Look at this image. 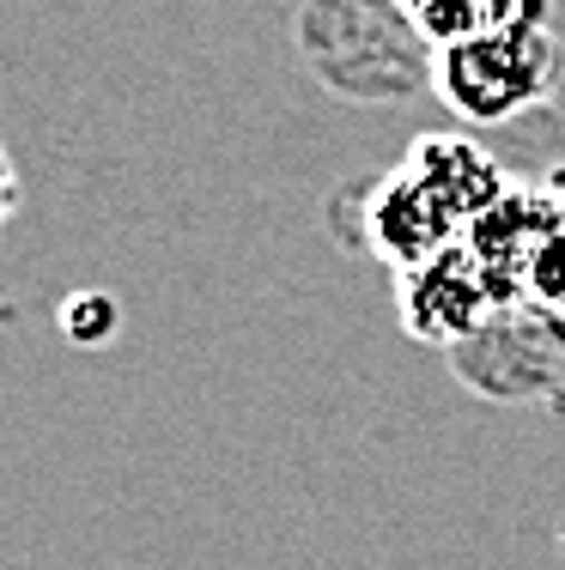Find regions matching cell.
<instances>
[{
	"mask_svg": "<svg viewBox=\"0 0 565 570\" xmlns=\"http://www.w3.org/2000/svg\"><path fill=\"white\" fill-rule=\"evenodd\" d=\"M401 165H408L444 200V207H450V219L462 225V230L510 195L505 170L493 165L487 146H475L468 134H420V140H413V153L401 158Z\"/></svg>",
	"mask_w": 565,
	"mask_h": 570,
	"instance_id": "5",
	"label": "cell"
},
{
	"mask_svg": "<svg viewBox=\"0 0 565 570\" xmlns=\"http://www.w3.org/2000/svg\"><path fill=\"white\" fill-rule=\"evenodd\" d=\"M547 7L554 0H487L493 24H547Z\"/></svg>",
	"mask_w": 565,
	"mask_h": 570,
	"instance_id": "7",
	"label": "cell"
},
{
	"mask_svg": "<svg viewBox=\"0 0 565 570\" xmlns=\"http://www.w3.org/2000/svg\"><path fill=\"white\" fill-rule=\"evenodd\" d=\"M396 7H401V19L413 24V37H420L432 56L468 43V37H480V31H493L487 0H396Z\"/></svg>",
	"mask_w": 565,
	"mask_h": 570,
	"instance_id": "6",
	"label": "cell"
},
{
	"mask_svg": "<svg viewBox=\"0 0 565 570\" xmlns=\"http://www.w3.org/2000/svg\"><path fill=\"white\" fill-rule=\"evenodd\" d=\"M396 304H401V328L426 346H444V352L480 341L505 316L487 274H480V262L468 255V243L432 255L413 274H396Z\"/></svg>",
	"mask_w": 565,
	"mask_h": 570,
	"instance_id": "3",
	"label": "cell"
},
{
	"mask_svg": "<svg viewBox=\"0 0 565 570\" xmlns=\"http://www.w3.org/2000/svg\"><path fill=\"white\" fill-rule=\"evenodd\" d=\"M359 237H366V249L383 267L413 274V267H426L432 255L456 249V243H462V225L450 219V207H444L408 165H396L389 176H377V183L366 188Z\"/></svg>",
	"mask_w": 565,
	"mask_h": 570,
	"instance_id": "4",
	"label": "cell"
},
{
	"mask_svg": "<svg viewBox=\"0 0 565 570\" xmlns=\"http://www.w3.org/2000/svg\"><path fill=\"white\" fill-rule=\"evenodd\" d=\"M299 49L322 73V86L347 98H401L432 79V49L413 37L396 0H304Z\"/></svg>",
	"mask_w": 565,
	"mask_h": 570,
	"instance_id": "1",
	"label": "cell"
},
{
	"mask_svg": "<svg viewBox=\"0 0 565 570\" xmlns=\"http://www.w3.org/2000/svg\"><path fill=\"white\" fill-rule=\"evenodd\" d=\"M559 73L565 49L547 24H493V31L444 49L426 86L444 98L450 116L475 121V128H499V121L542 110L554 98Z\"/></svg>",
	"mask_w": 565,
	"mask_h": 570,
	"instance_id": "2",
	"label": "cell"
}]
</instances>
